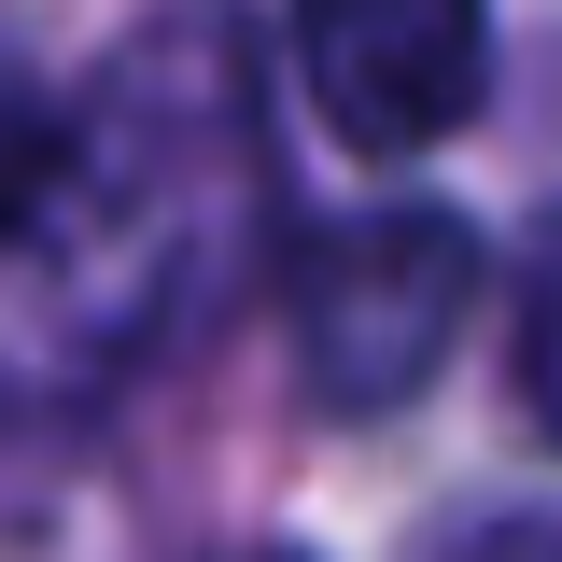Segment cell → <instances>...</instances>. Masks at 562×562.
I'll use <instances>...</instances> for the list:
<instances>
[{
    "mask_svg": "<svg viewBox=\"0 0 562 562\" xmlns=\"http://www.w3.org/2000/svg\"><path fill=\"white\" fill-rule=\"evenodd\" d=\"M479 310V225L436 198L351 211V225H310L295 254V366H310V408L380 422L436 380V351L464 338Z\"/></svg>",
    "mask_w": 562,
    "mask_h": 562,
    "instance_id": "2",
    "label": "cell"
},
{
    "mask_svg": "<svg viewBox=\"0 0 562 562\" xmlns=\"http://www.w3.org/2000/svg\"><path fill=\"white\" fill-rule=\"evenodd\" d=\"M295 57L351 155H422L492 85V0H295Z\"/></svg>",
    "mask_w": 562,
    "mask_h": 562,
    "instance_id": "3",
    "label": "cell"
},
{
    "mask_svg": "<svg viewBox=\"0 0 562 562\" xmlns=\"http://www.w3.org/2000/svg\"><path fill=\"white\" fill-rule=\"evenodd\" d=\"M254 211H268L254 57H239L225 14H169L85 99L70 169H57V198H43V225L14 254H70V324L85 338H155V324L225 295Z\"/></svg>",
    "mask_w": 562,
    "mask_h": 562,
    "instance_id": "1",
    "label": "cell"
},
{
    "mask_svg": "<svg viewBox=\"0 0 562 562\" xmlns=\"http://www.w3.org/2000/svg\"><path fill=\"white\" fill-rule=\"evenodd\" d=\"M225 562H310V549H225Z\"/></svg>",
    "mask_w": 562,
    "mask_h": 562,
    "instance_id": "7",
    "label": "cell"
},
{
    "mask_svg": "<svg viewBox=\"0 0 562 562\" xmlns=\"http://www.w3.org/2000/svg\"><path fill=\"white\" fill-rule=\"evenodd\" d=\"M436 562H562V506H506V520H464Z\"/></svg>",
    "mask_w": 562,
    "mask_h": 562,
    "instance_id": "6",
    "label": "cell"
},
{
    "mask_svg": "<svg viewBox=\"0 0 562 562\" xmlns=\"http://www.w3.org/2000/svg\"><path fill=\"white\" fill-rule=\"evenodd\" d=\"M520 408L562 450V211L535 225V268H520Z\"/></svg>",
    "mask_w": 562,
    "mask_h": 562,
    "instance_id": "5",
    "label": "cell"
},
{
    "mask_svg": "<svg viewBox=\"0 0 562 562\" xmlns=\"http://www.w3.org/2000/svg\"><path fill=\"white\" fill-rule=\"evenodd\" d=\"M57 169H70V113L43 99V70L0 43V254L43 225V198H57Z\"/></svg>",
    "mask_w": 562,
    "mask_h": 562,
    "instance_id": "4",
    "label": "cell"
}]
</instances>
